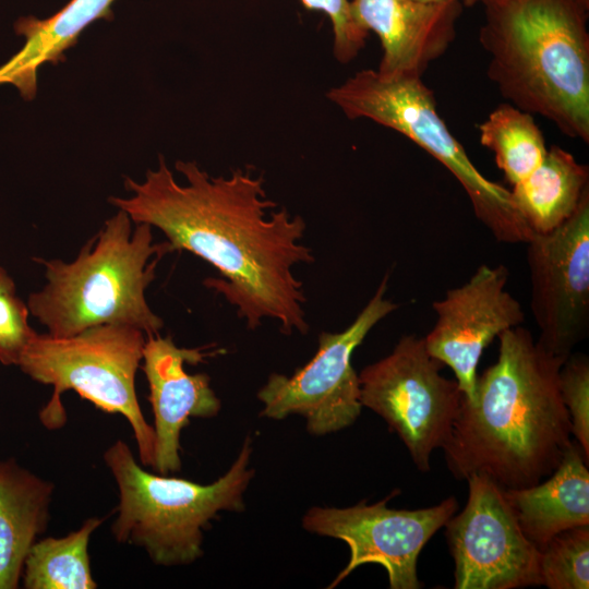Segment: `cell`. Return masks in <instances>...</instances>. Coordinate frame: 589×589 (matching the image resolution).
<instances>
[{"mask_svg": "<svg viewBox=\"0 0 589 589\" xmlns=\"http://www.w3.org/2000/svg\"><path fill=\"white\" fill-rule=\"evenodd\" d=\"M527 244L537 342L567 359L589 334V191L568 220Z\"/></svg>", "mask_w": 589, "mask_h": 589, "instance_id": "7c38bea8", "label": "cell"}, {"mask_svg": "<svg viewBox=\"0 0 589 589\" xmlns=\"http://www.w3.org/2000/svg\"><path fill=\"white\" fill-rule=\"evenodd\" d=\"M423 337L402 336L393 351L359 374L360 401L382 417L407 447L418 470H430L434 449L450 437L464 394Z\"/></svg>", "mask_w": 589, "mask_h": 589, "instance_id": "ba28073f", "label": "cell"}, {"mask_svg": "<svg viewBox=\"0 0 589 589\" xmlns=\"http://www.w3.org/2000/svg\"><path fill=\"white\" fill-rule=\"evenodd\" d=\"M395 492L375 504L311 507L302 527L315 534L339 539L350 550L346 567L328 588L339 585L356 568L380 564L387 572L389 588L419 589L423 584L417 574L418 557L433 534L455 515L458 503L450 496L440 504L420 509H394L386 503Z\"/></svg>", "mask_w": 589, "mask_h": 589, "instance_id": "30bf717a", "label": "cell"}, {"mask_svg": "<svg viewBox=\"0 0 589 589\" xmlns=\"http://www.w3.org/2000/svg\"><path fill=\"white\" fill-rule=\"evenodd\" d=\"M589 191V167L566 149L552 145L542 163L510 193L536 235L553 231L568 220Z\"/></svg>", "mask_w": 589, "mask_h": 589, "instance_id": "d6986e66", "label": "cell"}, {"mask_svg": "<svg viewBox=\"0 0 589 589\" xmlns=\"http://www.w3.org/2000/svg\"><path fill=\"white\" fill-rule=\"evenodd\" d=\"M540 575L550 589L589 588V525L564 530L540 549Z\"/></svg>", "mask_w": 589, "mask_h": 589, "instance_id": "7402d4cb", "label": "cell"}, {"mask_svg": "<svg viewBox=\"0 0 589 589\" xmlns=\"http://www.w3.org/2000/svg\"><path fill=\"white\" fill-rule=\"evenodd\" d=\"M55 484L14 458L0 460V589L21 585L33 544L47 530Z\"/></svg>", "mask_w": 589, "mask_h": 589, "instance_id": "e0dca14e", "label": "cell"}, {"mask_svg": "<svg viewBox=\"0 0 589 589\" xmlns=\"http://www.w3.org/2000/svg\"><path fill=\"white\" fill-rule=\"evenodd\" d=\"M414 1L421 2V3H438V2L446 1V0H414Z\"/></svg>", "mask_w": 589, "mask_h": 589, "instance_id": "4316f807", "label": "cell"}, {"mask_svg": "<svg viewBox=\"0 0 589 589\" xmlns=\"http://www.w3.org/2000/svg\"><path fill=\"white\" fill-rule=\"evenodd\" d=\"M104 518L89 517L64 537L38 539L31 548L22 575L25 589H96L88 544Z\"/></svg>", "mask_w": 589, "mask_h": 589, "instance_id": "ffe728a7", "label": "cell"}, {"mask_svg": "<svg viewBox=\"0 0 589 589\" xmlns=\"http://www.w3.org/2000/svg\"><path fill=\"white\" fill-rule=\"evenodd\" d=\"M388 276L353 322L339 333L322 332L314 357L292 375L273 373L259 390L262 417L281 420L300 414L310 434L323 436L350 426L360 416L359 374L351 357L370 330L398 309L385 298Z\"/></svg>", "mask_w": 589, "mask_h": 589, "instance_id": "9c48e42d", "label": "cell"}, {"mask_svg": "<svg viewBox=\"0 0 589 589\" xmlns=\"http://www.w3.org/2000/svg\"><path fill=\"white\" fill-rule=\"evenodd\" d=\"M146 335L141 329L106 324L68 337L37 332L23 351L17 366L33 381L52 386L40 409V423L59 430L67 423L61 395L76 392L96 408L128 420L143 467H154L156 437L142 413L135 377L143 358Z\"/></svg>", "mask_w": 589, "mask_h": 589, "instance_id": "8992f818", "label": "cell"}, {"mask_svg": "<svg viewBox=\"0 0 589 589\" xmlns=\"http://www.w3.org/2000/svg\"><path fill=\"white\" fill-rule=\"evenodd\" d=\"M560 392L572 424V435L589 459V359L569 354L560 370Z\"/></svg>", "mask_w": 589, "mask_h": 589, "instance_id": "cb8c5ba5", "label": "cell"}, {"mask_svg": "<svg viewBox=\"0 0 589 589\" xmlns=\"http://www.w3.org/2000/svg\"><path fill=\"white\" fill-rule=\"evenodd\" d=\"M115 1L70 0L46 19L33 15L20 17L14 29L25 41L22 49L0 67V84H12L25 99H33L39 68L63 60L64 52L95 21L112 20Z\"/></svg>", "mask_w": 589, "mask_h": 589, "instance_id": "ac0fdd59", "label": "cell"}, {"mask_svg": "<svg viewBox=\"0 0 589 589\" xmlns=\"http://www.w3.org/2000/svg\"><path fill=\"white\" fill-rule=\"evenodd\" d=\"M348 119H368L408 137L440 161L466 191L476 217L503 243H528L536 235L510 190L484 177L440 116L421 77L356 72L326 93Z\"/></svg>", "mask_w": 589, "mask_h": 589, "instance_id": "52a82bcc", "label": "cell"}, {"mask_svg": "<svg viewBox=\"0 0 589 589\" xmlns=\"http://www.w3.org/2000/svg\"><path fill=\"white\" fill-rule=\"evenodd\" d=\"M482 0H462L464 7H473L477 3H480Z\"/></svg>", "mask_w": 589, "mask_h": 589, "instance_id": "484cf974", "label": "cell"}, {"mask_svg": "<svg viewBox=\"0 0 589 589\" xmlns=\"http://www.w3.org/2000/svg\"><path fill=\"white\" fill-rule=\"evenodd\" d=\"M350 13L364 31L377 35L383 77H422L456 36L462 0L421 3L414 0H349Z\"/></svg>", "mask_w": 589, "mask_h": 589, "instance_id": "9a60e30c", "label": "cell"}, {"mask_svg": "<svg viewBox=\"0 0 589 589\" xmlns=\"http://www.w3.org/2000/svg\"><path fill=\"white\" fill-rule=\"evenodd\" d=\"M486 75L506 103L589 143V32L582 0H482Z\"/></svg>", "mask_w": 589, "mask_h": 589, "instance_id": "3957f363", "label": "cell"}, {"mask_svg": "<svg viewBox=\"0 0 589 589\" xmlns=\"http://www.w3.org/2000/svg\"><path fill=\"white\" fill-rule=\"evenodd\" d=\"M312 11L324 13L332 24L333 53L341 63L356 59L365 46L369 33L361 28L350 13L349 0H300Z\"/></svg>", "mask_w": 589, "mask_h": 589, "instance_id": "d4e9b609", "label": "cell"}, {"mask_svg": "<svg viewBox=\"0 0 589 589\" xmlns=\"http://www.w3.org/2000/svg\"><path fill=\"white\" fill-rule=\"evenodd\" d=\"M587 5H589V0H582Z\"/></svg>", "mask_w": 589, "mask_h": 589, "instance_id": "83f0119b", "label": "cell"}, {"mask_svg": "<svg viewBox=\"0 0 589 589\" xmlns=\"http://www.w3.org/2000/svg\"><path fill=\"white\" fill-rule=\"evenodd\" d=\"M122 209L107 219L72 262L34 259L45 268V286L27 298L29 314L53 337L116 324L158 335L164 321L146 300L168 241L154 243L153 227L134 223Z\"/></svg>", "mask_w": 589, "mask_h": 589, "instance_id": "277c9868", "label": "cell"}, {"mask_svg": "<svg viewBox=\"0 0 589 589\" xmlns=\"http://www.w3.org/2000/svg\"><path fill=\"white\" fill-rule=\"evenodd\" d=\"M175 178L165 158L142 182L124 178L128 197L110 196L133 223L160 230L173 251H188L211 264L219 278L205 285L236 308L249 329L266 318L285 335L309 329L303 284L293 266L314 262L301 243L306 224L267 197L264 179L250 168L213 177L193 160H177Z\"/></svg>", "mask_w": 589, "mask_h": 589, "instance_id": "6da1fadb", "label": "cell"}, {"mask_svg": "<svg viewBox=\"0 0 589 589\" xmlns=\"http://www.w3.org/2000/svg\"><path fill=\"white\" fill-rule=\"evenodd\" d=\"M588 459L572 441L561 462L544 482L504 489L524 534L540 550L555 534L589 525Z\"/></svg>", "mask_w": 589, "mask_h": 589, "instance_id": "2e32d148", "label": "cell"}, {"mask_svg": "<svg viewBox=\"0 0 589 589\" xmlns=\"http://www.w3.org/2000/svg\"><path fill=\"white\" fill-rule=\"evenodd\" d=\"M479 137L512 185L529 176L548 153L533 115L509 103L497 106L479 124Z\"/></svg>", "mask_w": 589, "mask_h": 589, "instance_id": "44dd1931", "label": "cell"}, {"mask_svg": "<svg viewBox=\"0 0 589 589\" xmlns=\"http://www.w3.org/2000/svg\"><path fill=\"white\" fill-rule=\"evenodd\" d=\"M178 347L170 336H146L141 369L154 414L156 455L153 469L169 476L181 469L180 436L190 418L211 419L221 408L206 373L190 374L184 364H197L218 351Z\"/></svg>", "mask_w": 589, "mask_h": 589, "instance_id": "5bb4252c", "label": "cell"}, {"mask_svg": "<svg viewBox=\"0 0 589 589\" xmlns=\"http://www.w3.org/2000/svg\"><path fill=\"white\" fill-rule=\"evenodd\" d=\"M28 308L15 291L13 279L0 267V363L16 365L35 330L28 324Z\"/></svg>", "mask_w": 589, "mask_h": 589, "instance_id": "603a6c76", "label": "cell"}, {"mask_svg": "<svg viewBox=\"0 0 589 589\" xmlns=\"http://www.w3.org/2000/svg\"><path fill=\"white\" fill-rule=\"evenodd\" d=\"M252 441L247 437L228 471L211 484L152 473L130 446L113 442L104 462L118 489L115 540L143 549L159 566L188 565L203 555V531L224 510L242 512L253 476Z\"/></svg>", "mask_w": 589, "mask_h": 589, "instance_id": "5b68a950", "label": "cell"}, {"mask_svg": "<svg viewBox=\"0 0 589 589\" xmlns=\"http://www.w3.org/2000/svg\"><path fill=\"white\" fill-rule=\"evenodd\" d=\"M508 268L480 265L467 283L432 303L436 322L423 337L428 352L449 366L466 399L477 383L483 350L506 329L521 325L525 313L506 290Z\"/></svg>", "mask_w": 589, "mask_h": 589, "instance_id": "4fadbf2b", "label": "cell"}, {"mask_svg": "<svg viewBox=\"0 0 589 589\" xmlns=\"http://www.w3.org/2000/svg\"><path fill=\"white\" fill-rule=\"evenodd\" d=\"M464 510L445 524L456 589H515L542 585L540 550L524 534L497 483L468 479Z\"/></svg>", "mask_w": 589, "mask_h": 589, "instance_id": "8fae6325", "label": "cell"}, {"mask_svg": "<svg viewBox=\"0 0 589 589\" xmlns=\"http://www.w3.org/2000/svg\"><path fill=\"white\" fill-rule=\"evenodd\" d=\"M497 361L462 397L450 437L442 448L458 479L483 474L503 489H525L549 477L572 440L555 357L519 326L498 336Z\"/></svg>", "mask_w": 589, "mask_h": 589, "instance_id": "7a4b0ae2", "label": "cell"}]
</instances>
